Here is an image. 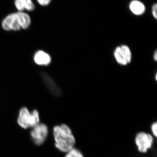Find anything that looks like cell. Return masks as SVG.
<instances>
[{
    "mask_svg": "<svg viewBox=\"0 0 157 157\" xmlns=\"http://www.w3.org/2000/svg\"><path fill=\"white\" fill-rule=\"evenodd\" d=\"M67 153L65 157H84L79 150L74 147Z\"/></svg>",
    "mask_w": 157,
    "mask_h": 157,
    "instance_id": "cell-11",
    "label": "cell"
},
{
    "mask_svg": "<svg viewBox=\"0 0 157 157\" xmlns=\"http://www.w3.org/2000/svg\"><path fill=\"white\" fill-rule=\"evenodd\" d=\"M14 5L18 11L25 10L33 11L35 9V6L32 0H14Z\"/></svg>",
    "mask_w": 157,
    "mask_h": 157,
    "instance_id": "cell-9",
    "label": "cell"
},
{
    "mask_svg": "<svg viewBox=\"0 0 157 157\" xmlns=\"http://www.w3.org/2000/svg\"><path fill=\"white\" fill-rule=\"evenodd\" d=\"M151 131L153 134L155 135V137H156L157 136V123L155 122L152 124L151 125Z\"/></svg>",
    "mask_w": 157,
    "mask_h": 157,
    "instance_id": "cell-13",
    "label": "cell"
},
{
    "mask_svg": "<svg viewBox=\"0 0 157 157\" xmlns=\"http://www.w3.org/2000/svg\"><path fill=\"white\" fill-rule=\"evenodd\" d=\"M130 9L133 14L136 15H140L145 11V6L143 3L139 1L135 0L132 1L130 5Z\"/></svg>",
    "mask_w": 157,
    "mask_h": 157,
    "instance_id": "cell-10",
    "label": "cell"
},
{
    "mask_svg": "<svg viewBox=\"0 0 157 157\" xmlns=\"http://www.w3.org/2000/svg\"><path fill=\"white\" fill-rule=\"evenodd\" d=\"M53 132L56 147L59 150L67 152L73 148L76 141L70 127L65 124H62L54 127Z\"/></svg>",
    "mask_w": 157,
    "mask_h": 157,
    "instance_id": "cell-1",
    "label": "cell"
},
{
    "mask_svg": "<svg viewBox=\"0 0 157 157\" xmlns=\"http://www.w3.org/2000/svg\"><path fill=\"white\" fill-rule=\"evenodd\" d=\"M135 143L139 152L146 153L151 148L153 143V138L149 134L144 132H139L135 137Z\"/></svg>",
    "mask_w": 157,
    "mask_h": 157,
    "instance_id": "cell-6",
    "label": "cell"
},
{
    "mask_svg": "<svg viewBox=\"0 0 157 157\" xmlns=\"http://www.w3.org/2000/svg\"><path fill=\"white\" fill-rule=\"evenodd\" d=\"M114 56L118 63L123 66L128 65L132 61V52L128 46L126 45L117 47L114 50Z\"/></svg>",
    "mask_w": 157,
    "mask_h": 157,
    "instance_id": "cell-5",
    "label": "cell"
},
{
    "mask_svg": "<svg viewBox=\"0 0 157 157\" xmlns=\"http://www.w3.org/2000/svg\"><path fill=\"white\" fill-rule=\"evenodd\" d=\"M32 128L31 132L32 139L37 145H41L45 142L48 136V127L45 124L39 123Z\"/></svg>",
    "mask_w": 157,
    "mask_h": 157,
    "instance_id": "cell-4",
    "label": "cell"
},
{
    "mask_svg": "<svg viewBox=\"0 0 157 157\" xmlns=\"http://www.w3.org/2000/svg\"><path fill=\"white\" fill-rule=\"evenodd\" d=\"M31 20L29 15L23 11H18L6 16L3 20L2 27L6 31H18L28 28Z\"/></svg>",
    "mask_w": 157,
    "mask_h": 157,
    "instance_id": "cell-2",
    "label": "cell"
},
{
    "mask_svg": "<svg viewBox=\"0 0 157 157\" xmlns=\"http://www.w3.org/2000/svg\"><path fill=\"white\" fill-rule=\"evenodd\" d=\"M34 60L37 65L48 66L51 62V58L48 53L39 50L35 53Z\"/></svg>",
    "mask_w": 157,
    "mask_h": 157,
    "instance_id": "cell-8",
    "label": "cell"
},
{
    "mask_svg": "<svg viewBox=\"0 0 157 157\" xmlns=\"http://www.w3.org/2000/svg\"><path fill=\"white\" fill-rule=\"evenodd\" d=\"M152 13L153 16L154 17L157 19V4H155L153 6L152 9Z\"/></svg>",
    "mask_w": 157,
    "mask_h": 157,
    "instance_id": "cell-14",
    "label": "cell"
},
{
    "mask_svg": "<svg viewBox=\"0 0 157 157\" xmlns=\"http://www.w3.org/2000/svg\"><path fill=\"white\" fill-rule=\"evenodd\" d=\"M41 76L45 85L52 94L55 96H60L61 95V90L58 86L53 78L48 74L45 72H42L41 73Z\"/></svg>",
    "mask_w": 157,
    "mask_h": 157,
    "instance_id": "cell-7",
    "label": "cell"
},
{
    "mask_svg": "<svg viewBox=\"0 0 157 157\" xmlns=\"http://www.w3.org/2000/svg\"><path fill=\"white\" fill-rule=\"evenodd\" d=\"M154 59L155 61H157V52L156 51H155L154 54Z\"/></svg>",
    "mask_w": 157,
    "mask_h": 157,
    "instance_id": "cell-15",
    "label": "cell"
},
{
    "mask_svg": "<svg viewBox=\"0 0 157 157\" xmlns=\"http://www.w3.org/2000/svg\"><path fill=\"white\" fill-rule=\"evenodd\" d=\"M39 113L36 109L30 113L26 107H24L20 110L17 123L23 128H33L39 123Z\"/></svg>",
    "mask_w": 157,
    "mask_h": 157,
    "instance_id": "cell-3",
    "label": "cell"
},
{
    "mask_svg": "<svg viewBox=\"0 0 157 157\" xmlns=\"http://www.w3.org/2000/svg\"><path fill=\"white\" fill-rule=\"evenodd\" d=\"M41 6H48L50 4L52 0H36Z\"/></svg>",
    "mask_w": 157,
    "mask_h": 157,
    "instance_id": "cell-12",
    "label": "cell"
}]
</instances>
